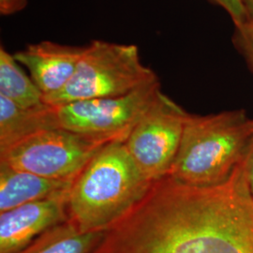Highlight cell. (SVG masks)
Returning <instances> with one entry per match:
<instances>
[{
  "instance_id": "1",
  "label": "cell",
  "mask_w": 253,
  "mask_h": 253,
  "mask_svg": "<svg viewBox=\"0 0 253 253\" xmlns=\"http://www.w3.org/2000/svg\"><path fill=\"white\" fill-rule=\"evenodd\" d=\"M92 253H253L246 162L214 186H190L168 175L154 181Z\"/></svg>"
},
{
  "instance_id": "2",
  "label": "cell",
  "mask_w": 253,
  "mask_h": 253,
  "mask_svg": "<svg viewBox=\"0 0 253 253\" xmlns=\"http://www.w3.org/2000/svg\"><path fill=\"white\" fill-rule=\"evenodd\" d=\"M151 184L124 142H111L74 178L69 220L82 232H106L145 197Z\"/></svg>"
},
{
  "instance_id": "3",
  "label": "cell",
  "mask_w": 253,
  "mask_h": 253,
  "mask_svg": "<svg viewBox=\"0 0 253 253\" xmlns=\"http://www.w3.org/2000/svg\"><path fill=\"white\" fill-rule=\"evenodd\" d=\"M253 147V119L243 111L206 117L188 114L167 175L190 186L218 185L247 161Z\"/></svg>"
},
{
  "instance_id": "4",
  "label": "cell",
  "mask_w": 253,
  "mask_h": 253,
  "mask_svg": "<svg viewBox=\"0 0 253 253\" xmlns=\"http://www.w3.org/2000/svg\"><path fill=\"white\" fill-rule=\"evenodd\" d=\"M141 61L134 44L93 41L84 51L72 80L62 90L43 101L58 106L78 100L126 95L157 79Z\"/></svg>"
},
{
  "instance_id": "5",
  "label": "cell",
  "mask_w": 253,
  "mask_h": 253,
  "mask_svg": "<svg viewBox=\"0 0 253 253\" xmlns=\"http://www.w3.org/2000/svg\"><path fill=\"white\" fill-rule=\"evenodd\" d=\"M113 140L61 127L40 130L0 150V163L41 176L74 180L100 149Z\"/></svg>"
},
{
  "instance_id": "6",
  "label": "cell",
  "mask_w": 253,
  "mask_h": 253,
  "mask_svg": "<svg viewBox=\"0 0 253 253\" xmlns=\"http://www.w3.org/2000/svg\"><path fill=\"white\" fill-rule=\"evenodd\" d=\"M161 92L157 78L126 95L54 106L57 126L76 133L125 142Z\"/></svg>"
},
{
  "instance_id": "7",
  "label": "cell",
  "mask_w": 253,
  "mask_h": 253,
  "mask_svg": "<svg viewBox=\"0 0 253 253\" xmlns=\"http://www.w3.org/2000/svg\"><path fill=\"white\" fill-rule=\"evenodd\" d=\"M187 117V112L161 92L124 142L141 172L151 182L169 173Z\"/></svg>"
},
{
  "instance_id": "8",
  "label": "cell",
  "mask_w": 253,
  "mask_h": 253,
  "mask_svg": "<svg viewBox=\"0 0 253 253\" xmlns=\"http://www.w3.org/2000/svg\"><path fill=\"white\" fill-rule=\"evenodd\" d=\"M69 191L0 213V253H16L69 219Z\"/></svg>"
},
{
  "instance_id": "9",
  "label": "cell",
  "mask_w": 253,
  "mask_h": 253,
  "mask_svg": "<svg viewBox=\"0 0 253 253\" xmlns=\"http://www.w3.org/2000/svg\"><path fill=\"white\" fill-rule=\"evenodd\" d=\"M84 51V47L42 42L29 44L13 55L28 70L44 99L60 92L70 83Z\"/></svg>"
},
{
  "instance_id": "10",
  "label": "cell",
  "mask_w": 253,
  "mask_h": 253,
  "mask_svg": "<svg viewBox=\"0 0 253 253\" xmlns=\"http://www.w3.org/2000/svg\"><path fill=\"white\" fill-rule=\"evenodd\" d=\"M73 180H58L0 163V213L71 190Z\"/></svg>"
},
{
  "instance_id": "11",
  "label": "cell",
  "mask_w": 253,
  "mask_h": 253,
  "mask_svg": "<svg viewBox=\"0 0 253 253\" xmlns=\"http://www.w3.org/2000/svg\"><path fill=\"white\" fill-rule=\"evenodd\" d=\"M59 127L54 106L21 107L0 95V150L40 130Z\"/></svg>"
},
{
  "instance_id": "12",
  "label": "cell",
  "mask_w": 253,
  "mask_h": 253,
  "mask_svg": "<svg viewBox=\"0 0 253 253\" xmlns=\"http://www.w3.org/2000/svg\"><path fill=\"white\" fill-rule=\"evenodd\" d=\"M105 232H82L69 219L49 229L16 253H92Z\"/></svg>"
},
{
  "instance_id": "13",
  "label": "cell",
  "mask_w": 253,
  "mask_h": 253,
  "mask_svg": "<svg viewBox=\"0 0 253 253\" xmlns=\"http://www.w3.org/2000/svg\"><path fill=\"white\" fill-rule=\"evenodd\" d=\"M0 95L24 108L44 104L43 94L27 76L13 54L0 47Z\"/></svg>"
},
{
  "instance_id": "14",
  "label": "cell",
  "mask_w": 253,
  "mask_h": 253,
  "mask_svg": "<svg viewBox=\"0 0 253 253\" xmlns=\"http://www.w3.org/2000/svg\"><path fill=\"white\" fill-rule=\"evenodd\" d=\"M226 10L235 22L238 30L251 22L250 15L245 7L243 0H213Z\"/></svg>"
},
{
  "instance_id": "15",
  "label": "cell",
  "mask_w": 253,
  "mask_h": 253,
  "mask_svg": "<svg viewBox=\"0 0 253 253\" xmlns=\"http://www.w3.org/2000/svg\"><path fill=\"white\" fill-rule=\"evenodd\" d=\"M28 0H0V13L10 15L27 7Z\"/></svg>"
},
{
  "instance_id": "16",
  "label": "cell",
  "mask_w": 253,
  "mask_h": 253,
  "mask_svg": "<svg viewBox=\"0 0 253 253\" xmlns=\"http://www.w3.org/2000/svg\"><path fill=\"white\" fill-rule=\"evenodd\" d=\"M243 41L245 50L253 64V26L252 22L239 30Z\"/></svg>"
},
{
  "instance_id": "17",
  "label": "cell",
  "mask_w": 253,
  "mask_h": 253,
  "mask_svg": "<svg viewBox=\"0 0 253 253\" xmlns=\"http://www.w3.org/2000/svg\"><path fill=\"white\" fill-rule=\"evenodd\" d=\"M246 170H247L250 190H251L253 197V147L246 161Z\"/></svg>"
},
{
  "instance_id": "18",
  "label": "cell",
  "mask_w": 253,
  "mask_h": 253,
  "mask_svg": "<svg viewBox=\"0 0 253 253\" xmlns=\"http://www.w3.org/2000/svg\"><path fill=\"white\" fill-rule=\"evenodd\" d=\"M243 3L252 21V19L253 18V0H243Z\"/></svg>"
},
{
  "instance_id": "19",
  "label": "cell",
  "mask_w": 253,
  "mask_h": 253,
  "mask_svg": "<svg viewBox=\"0 0 253 253\" xmlns=\"http://www.w3.org/2000/svg\"><path fill=\"white\" fill-rule=\"evenodd\" d=\"M251 22H252V24H253V18L252 19V21H251Z\"/></svg>"
}]
</instances>
